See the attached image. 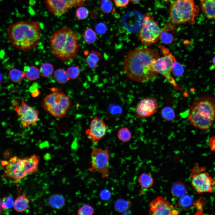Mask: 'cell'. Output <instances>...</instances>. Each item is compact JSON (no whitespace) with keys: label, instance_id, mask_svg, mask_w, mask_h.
I'll use <instances>...</instances> for the list:
<instances>
[{"label":"cell","instance_id":"obj_1","mask_svg":"<svg viewBox=\"0 0 215 215\" xmlns=\"http://www.w3.org/2000/svg\"><path fill=\"white\" fill-rule=\"evenodd\" d=\"M160 57L159 53L152 49L142 48L131 50L124 57V72L132 81L139 83L148 82L158 74L153 69L152 63Z\"/></svg>","mask_w":215,"mask_h":215},{"label":"cell","instance_id":"obj_2","mask_svg":"<svg viewBox=\"0 0 215 215\" xmlns=\"http://www.w3.org/2000/svg\"><path fill=\"white\" fill-rule=\"evenodd\" d=\"M7 33L10 43L19 50L28 52L34 48L40 38L41 29L36 22L21 21L11 24Z\"/></svg>","mask_w":215,"mask_h":215},{"label":"cell","instance_id":"obj_3","mask_svg":"<svg viewBox=\"0 0 215 215\" xmlns=\"http://www.w3.org/2000/svg\"><path fill=\"white\" fill-rule=\"evenodd\" d=\"M190 124L194 127L207 130L215 123V99L206 95L195 100L189 108L188 116Z\"/></svg>","mask_w":215,"mask_h":215},{"label":"cell","instance_id":"obj_4","mask_svg":"<svg viewBox=\"0 0 215 215\" xmlns=\"http://www.w3.org/2000/svg\"><path fill=\"white\" fill-rule=\"evenodd\" d=\"M49 43L53 53L63 61L74 58L78 52L79 44L76 35L68 27H63L53 33L50 38Z\"/></svg>","mask_w":215,"mask_h":215},{"label":"cell","instance_id":"obj_5","mask_svg":"<svg viewBox=\"0 0 215 215\" xmlns=\"http://www.w3.org/2000/svg\"><path fill=\"white\" fill-rule=\"evenodd\" d=\"M40 157L36 154L21 159L15 156L9 161H4L5 177L18 181L26 176L36 173L38 171Z\"/></svg>","mask_w":215,"mask_h":215},{"label":"cell","instance_id":"obj_6","mask_svg":"<svg viewBox=\"0 0 215 215\" xmlns=\"http://www.w3.org/2000/svg\"><path fill=\"white\" fill-rule=\"evenodd\" d=\"M199 10L194 0H173L169 10L170 21L175 25L194 24Z\"/></svg>","mask_w":215,"mask_h":215},{"label":"cell","instance_id":"obj_7","mask_svg":"<svg viewBox=\"0 0 215 215\" xmlns=\"http://www.w3.org/2000/svg\"><path fill=\"white\" fill-rule=\"evenodd\" d=\"M51 93L43 99L44 109L52 116L62 118L67 114L71 107L70 97L58 88H50Z\"/></svg>","mask_w":215,"mask_h":215},{"label":"cell","instance_id":"obj_8","mask_svg":"<svg viewBox=\"0 0 215 215\" xmlns=\"http://www.w3.org/2000/svg\"><path fill=\"white\" fill-rule=\"evenodd\" d=\"M159 46L164 56L153 61L152 63L153 69L164 76L175 89H179L178 85L171 76L172 64L176 61L175 58L169 49L160 44Z\"/></svg>","mask_w":215,"mask_h":215},{"label":"cell","instance_id":"obj_9","mask_svg":"<svg viewBox=\"0 0 215 215\" xmlns=\"http://www.w3.org/2000/svg\"><path fill=\"white\" fill-rule=\"evenodd\" d=\"M110 156L108 148L103 149L94 146L91 153V166L88 171L99 173L103 179L108 177L110 173Z\"/></svg>","mask_w":215,"mask_h":215},{"label":"cell","instance_id":"obj_10","mask_svg":"<svg viewBox=\"0 0 215 215\" xmlns=\"http://www.w3.org/2000/svg\"><path fill=\"white\" fill-rule=\"evenodd\" d=\"M161 31L162 29L153 17L150 14H146L144 16L138 38L142 44L149 46L157 42Z\"/></svg>","mask_w":215,"mask_h":215},{"label":"cell","instance_id":"obj_11","mask_svg":"<svg viewBox=\"0 0 215 215\" xmlns=\"http://www.w3.org/2000/svg\"><path fill=\"white\" fill-rule=\"evenodd\" d=\"M203 170L198 165H195L191 173L192 186L198 193H212L215 180L208 173L202 172Z\"/></svg>","mask_w":215,"mask_h":215},{"label":"cell","instance_id":"obj_12","mask_svg":"<svg viewBox=\"0 0 215 215\" xmlns=\"http://www.w3.org/2000/svg\"><path fill=\"white\" fill-rule=\"evenodd\" d=\"M13 108L17 113L23 127H27L36 123L39 112L27 104L22 99L21 103L16 100L12 101Z\"/></svg>","mask_w":215,"mask_h":215},{"label":"cell","instance_id":"obj_13","mask_svg":"<svg viewBox=\"0 0 215 215\" xmlns=\"http://www.w3.org/2000/svg\"><path fill=\"white\" fill-rule=\"evenodd\" d=\"M85 0H45L48 10L56 16L62 15L73 7L81 6Z\"/></svg>","mask_w":215,"mask_h":215},{"label":"cell","instance_id":"obj_14","mask_svg":"<svg viewBox=\"0 0 215 215\" xmlns=\"http://www.w3.org/2000/svg\"><path fill=\"white\" fill-rule=\"evenodd\" d=\"M107 130L104 121L97 116L92 119L89 128L85 131L87 138L93 144L98 143L106 135Z\"/></svg>","mask_w":215,"mask_h":215},{"label":"cell","instance_id":"obj_15","mask_svg":"<svg viewBox=\"0 0 215 215\" xmlns=\"http://www.w3.org/2000/svg\"><path fill=\"white\" fill-rule=\"evenodd\" d=\"M158 108V101L156 98L146 97L137 104L135 108V113L139 119L147 118L156 113Z\"/></svg>","mask_w":215,"mask_h":215},{"label":"cell","instance_id":"obj_16","mask_svg":"<svg viewBox=\"0 0 215 215\" xmlns=\"http://www.w3.org/2000/svg\"><path fill=\"white\" fill-rule=\"evenodd\" d=\"M149 213L153 215H176L179 214L172 205L161 196H157L150 202Z\"/></svg>","mask_w":215,"mask_h":215},{"label":"cell","instance_id":"obj_17","mask_svg":"<svg viewBox=\"0 0 215 215\" xmlns=\"http://www.w3.org/2000/svg\"><path fill=\"white\" fill-rule=\"evenodd\" d=\"M144 16L136 11L126 14L123 17L122 23L126 29L131 33L137 31L141 29Z\"/></svg>","mask_w":215,"mask_h":215},{"label":"cell","instance_id":"obj_18","mask_svg":"<svg viewBox=\"0 0 215 215\" xmlns=\"http://www.w3.org/2000/svg\"><path fill=\"white\" fill-rule=\"evenodd\" d=\"M201 9L206 17L215 20V0H200Z\"/></svg>","mask_w":215,"mask_h":215},{"label":"cell","instance_id":"obj_19","mask_svg":"<svg viewBox=\"0 0 215 215\" xmlns=\"http://www.w3.org/2000/svg\"><path fill=\"white\" fill-rule=\"evenodd\" d=\"M48 202L49 205L52 208L59 209L62 208L64 206L65 200L62 195L55 194L49 196Z\"/></svg>","mask_w":215,"mask_h":215},{"label":"cell","instance_id":"obj_20","mask_svg":"<svg viewBox=\"0 0 215 215\" xmlns=\"http://www.w3.org/2000/svg\"><path fill=\"white\" fill-rule=\"evenodd\" d=\"M30 200L24 194L19 196L14 202L13 207L17 211L21 212L27 208Z\"/></svg>","mask_w":215,"mask_h":215},{"label":"cell","instance_id":"obj_21","mask_svg":"<svg viewBox=\"0 0 215 215\" xmlns=\"http://www.w3.org/2000/svg\"><path fill=\"white\" fill-rule=\"evenodd\" d=\"M132 205V203L129 199L119 198L117 199L115 201L113 208L116 212L122 214L129 210Z\"/></svg>","mask_w":215,"mask_h":215},{"label":"cell","instance_id":"obj_22","mask_svg":"<svg viewBox=\"0 0 215 215\" xmlns=\"http://www.w3.org/2000/svg\"><path fill=\"white\" fill-rule=\"evenodd\" d=\"M8 70L10 79L14 82L18 83L21 82L25 76L24 72L13 67H9Z\"/></svg>","mask_w":215,"mask_h":215},{"label":"cell","instance_id":"obj_23","mask_svg":"<svg viewBox=\"0 0 215 215\" xmlns=\"http://www.w3.org/2000/svg\"><path fill=\"white\" fill-rule=\"evenodd\" d=\"M24 72L27 78L31 81L37 79L40 74L39 70L35 66H25Z\"/></svg>","mask_w":215,"mask_h":215},{"label":"cell","instance_id":"obj_24","mask_svg":"<svg viewBox=\"0 0 215 215\" xmlns=\"http://www.w3.org/2000/svg\"><path fill=\"white\" fill-rule=\"evenodd\" d=\"M187 189L186 186L183 183L180 182H177L172 186L171 193L175 197H180L186 194Z\"/></svg>","mask_w":215,"mask_h":215},{"label":"cell","instance_id":"obj_25","mask_svg":"<svg viewBox=\"0 0 215 215\" xmlns=\"http://www.w3.org/2000/svg\"><path fill=\"white\" fill-rule=\"evenodd\" d=\"M138 182L142 187L147 189L150 188L153 183L152 177L150 174L145 173H142L139 176Z\"/></svg>","mask_w":215,"mask_h":215},{"label":"cell","instance_id":"obj_26","mask_svg":"<svg viewBox=\"0 0 215 215\" xmlns=\"http://www.w3.org/2000/svg\"><path fill=\"white\" fill-rule=\"evenodd\" d=\"M101 56V55L99 52L94 50L91 51L86 59L89 67L91 68H96Z\"/></svg>","mask_w":215,"mask_h":215},{"label":"cell","instance_id":"obj_27","mask_svg":"<svg viewBox=\"0 0 215 215\" xmlns=\"http://www.w3.org/2000/svg\"><path fill=\"white\" fill-rule=\"evenodd\" d=\"M117 137L120 141L125 143L129 142L131 139L132 134L128 127H122L118 130Z\"/></svg>","mask_w":215,"mask_h":215},{"label":"cell","instance_id":"obj_28","mask_svg":"<svg viewBox=\"0 0 215 215\" xmlns=\"http://www.w3.org/2000/svg\"><path fill=\"white\" fill-rule=\"evenodd\" d=\"M54 76L56 81L59 84L65 83L70 79L67 72L62 69L56 70L54 72Z\"/></svg>","mask_w":215,"mask_h":215},{"label":"cell","instance_id":"obj_29","mask_svg":"<svg viewBox=\"0 0 215 215\" xmlns=\"http://www.w3.org/2000/svg\"><path fill=\"white\" fill-rule=\"evenodd\" d=\"M161 115L163 119L168 121L174 120L176 117L174 110L168 106L163 108L161 111Z\"/></svg>","mask_w":215,"mask_h":215},{"label":"cell","instance_id":"obj_30","mask_svg":"<svg viewBox=\"0 0 215 215\" xmlns=\"http://www.w3.org/2000/svg\"><path fill=\"white\" fill-rule=\"evenodd\" d=\"M84 42L87 44H92L96 42L97 36L96 32L91 28H88L85 31L83 36Z\"/></svg>","mask_w":215,"mask_h":215},{"label":"cell","instance_id":"obj_31","mask_svg":"<svg viewBox=\"0 0 215 215\" xmlns=\"http://www.w3.org/2000/svg\"><path fill=\"white\" fill-rule=\"evenodd\" d=\"M40 74L44 77L51 76L53 73L54 68L50 63H44L41 65L39 69Z\"/></svg>","mask_w":215,"mask_h":215},{"label":"cell","instance_id":"obj_32","mask_svg":"<svg viewBox=\"0 0 215 215\" xmlns=\"http://www.w3.org/2000/svg\"><path fill=\"white\" fill-rule=\"evenodd\" d=\"M193 201V199L191 196L185 194L180 197L178 204L181 208L185 209L191 206Z\"/></svg>","mask_w":215,"mask_h":215},{"label":"cell","instance_id":"obj_33","mask_svg":"<svg viewBox=\"0 0 215 215\" xmlns=\"http://www.w3.org/2000/svg\"><path fill=\"white\" fill-rule=\"evenodd\" d=\"M159 39L164 44H170L173 42L174 38L172 34L168 33L167 30L162 29Z\"/></svg>","mask_w":215,"mask_h":215},{"label":"cell","instance_id":"obj_34","mask_svg":"<svg viewBox=\"0 0 215 215\" xmlns=\"http://www.w3.org/2000/svg\"><path fill=\"white\" fill-rule=\"evenodd\" d=\"M94 210L93 207L88 204H85L79 208L77 211L78 215H92Z\"/></svg>","mask_w":215,"mask_h":215},{"label":"cell","instance_id":"obj_35","mask_svg":"<svg viewBox=\"0 0 215 215\" xmlns=\"http://www.w3.org/2000/svg\"><path fill=\"white\" fill-rule=\"evenodd\" d=\"M80 72V69L78 66L69 67L67 71L69 78L72 79H75L77 78L79 76Z\"/></svg>","mask_w":215,"mask_h":215},{"label":"cell","instance_id":"obj_36","mask_svg":"<svg viewBox=\"0 0 215 215\" xmlns=\"http://www.w3.org/2000/svg\"><path fill=\"white\" fill-rule=\"evenodd\" d=\"M112 2L110 0H101V1L100 9L104 13L110 12L113 9Z\"/></svg>","mask_w":215,"mask_h":215},{"label":"cell","instance_id":"obj_37","mask_svg":"<svg viewBox=\"0 0 215 215\" xmlns=\"http://www.w3.org/2000/svg\"><path fill=\"white\" fill-rule=\"evenodd\" d=\"M184 72V69L182 65L176 60L173 63L172 66V72L175 76H179Z\"/></svg>","mask_w":215,"mask_h":215},{"label":"cell","instance_id":"obj_38","mask_svg":"<svg viewBox=\"0 0 215 215\" xmlns=\"http://www.w3.org/2000/svg\"><path fill=\"white\" fill-rule=\"evenodd\" d=\"M89 12L87 9L84 7H80L76 10V17L79 19H84L88 16Z\"/></svg>","mask_w":215,"mask_h":215},{"label":"cell","instance_id":"obj_39","mask_svg":"<svg viewBox=\"0 0 215 215\" xmlns=\"http://www.w3.org/2000/svg\"><path fill=\"white\" fill-rule=\"evenodd\" d=\"M14 201L13 198L10 196L3 198L2 202V206L4 209H8L13 207Z\"/></svg>","mask_w":215,"mask_h":215},{"label":"cell","instance_id":"obj_40","mask_svg":"<svg viewBox=\"0 0 215 215\" xmlns=\"http://www.w3.org/2000/svg\"><path fill=\"white\" fill-rule=\"evenodd\" d=\"M100 198L103 201H107L111 197V194L108 189H104L101 191L99 194Z\"/></svg>","mask_w":215,"mask_h":215},{"label":"cell","instance_id":"obj_41","mask_svg":"<svg viewBox=\"0 0 215 215\" xmlns=\"http://www.w3.org/2000/svg\"><path fill=\"white\" fill-rule=\"evenodd\" d=\"M96 32L99 34L105 33L106 31L107 27L105 24L101 22L97 24L96 27Z\"/></svg>","mask_w":215,"mask_h":215},{"label":"cell","instance_id":"obj_42","mask_svg":"<svg viewBox=\"0 0 215 215\" xmlns=\"http://www.w3.org/2000/svg\"><path fill=\"white\" fill-rule=\"evenodd\" d=\"M208 142L211 150L215 152V135L210 137Z\"/></svg>","mask_w":215,"mask_h":215},{"label":"cell","instance_id":"obj_43","mask_svg":"<svg viewBox=\"0 0 215 215\" xmlns=\"http://www.w3.org/2000/svg\"><path fill=\"white\" fill-rule=\"evenodd\" d=\"M129 0H114L116 5L119 7H124L128 3Z\"/></svg>","mask_w":215,"mask_h":215},{"label":"cell","instance_id":"obj_44","mask_svg":"<svg viewBox=\"0 0 215 215\" xmlns=\"http://www.w3.org/2000/svg\"><path fill=\"white\" fill-rule=\"evenodd\" d=\"M40 92L38 90H35L31 92L32 96L34 97H37L39 94Z\"/></svg>","mask_w":215,"mask_h":215},{"label":"cell","instance_id":"obj_45","mask_svg":"<svg viewBox=\"0 0 215 215\" xmlns=\"http://www.w3.org/2000/svg\"><path fill=\"white\" fill-rule=\"evenodd\" d=\"M4 82V78L2 73L0 72V86Z\"/></svg>","mask_w":215,"mask_h":215},{"label":"cell","instance_id":"obj_46","mask_svg":"<svg viewBox=\"0 0 215 215\" xmlns=\"http://www.w3.org/2000/svg\"><path fill=\"white\" fill-rule=\"evenodd\" d=\"M4 209L2 206V203L1 201H0V214L3 213Z\"/></svg>","mask_w":215,"mask_h":215},{"label":"cell","instance_id":"obj_47","mask_svg":"<svg viewBox=\"0 0 215 215\" xmlns=\"http://www.w3.org/2000/svg\"><path fill=\"white\" fill-rule=\"evenodd\" d=\"M141 0H130L133 3H136L139 2Z\"/></svg>","mask_w":215,"mask_h":215},{"label":"cell","instance_id":"obj_48","mask_svg":"<svg viewBox=\"0 0 215 215\" xmlns=\"http://www.w3.org/2000/svg\"><path fill=\"white\" fill-rule=\"evenodd\" d=\"M212 62L213 64L215 67V56L212 59Z\"/></svg>","mask_w":215,"mask_h":215},{"label":"cell","instance_id":"obj_49","mask_svg":"<svg viewBox=\"0 0 215 215\" xmlns=\"http://www.w3.org/2000/svg\"><path fill=\"white\" fill-rule=\"evenodd\" d=\"M165 2H169L171 0H163Z\"/></svg>","mask_w":215,"mask_h":215}]
</instances>
